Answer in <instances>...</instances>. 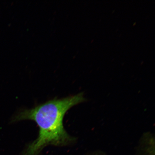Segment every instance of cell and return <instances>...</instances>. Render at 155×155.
I'll return each instance as SVG.
<instances>
[{
    "mask_svg": "<svg viewBox=\"0 0 155 155\" xmlns=\"http://www.w3.org/2000/svg\"><path fill=\"white\" fill-rule=\"evenodd\" d=\"M87 101L84 93L64 98L54 99L30 109L18 112L13 121H34L39 127L38 138L27 148L26 155H36L49 145H64L75 141L68 134L63 125V119L68 110L74 106Z\"/></svg>",
    "mask_w": 155,
    "mask_h": 155,
    "instance_id": "1",
    "label": "cell"
},
{
    "mask_svg": "<svg viewBox=\"0 0 155 155\" xmlns=\"http://www.w3.org/2000/svg\"><path fill=\"white\" fill-rule=\"evenodd\" d=\"M135 155H155L154 137L152 134H144L139 141Z\"/></svg>",
    "mask_w": 155,
    "mask_h": 155,
    "instance_id": "2",
    "label": "cell"
},
{
    "mask_svg": "<svg viewBox=\"0 0 155 155\" xmlns=\"http://www.w3.org/2000/svg\"><path fill=\"white\" fill-rule=\"evenodd\" d=\"M90 155H106L104 153H102L101 152H94L90 154Z\"/></svg>",
    "mask_w": 155,
    "mask_h": 155,
    "instance_id": "3",
    "label": "cell"
}]
</instances>
